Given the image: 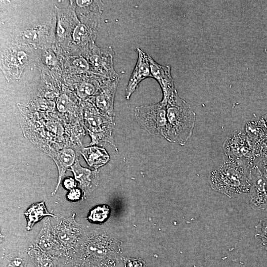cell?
Instances as JSON below:
<instances>
[{
  "mask_svg": "<svg viewBox=\"0 0 267 267\" xmlns=\"http://www.w3.org/2000/svg\"><path fill=\"white\" fill-rule=\"evenodd\" d=\"M137 60L126 89V98L129 100L139 83L147 78H152L148 55L141 49H136Z\"/></svg>",
  "mask_w": 267,
  "mask_h": 267,
  "instance_id": "14",
  "label": "cell"
},
{
  "mask_svg": "<svg viewBox=\"0 0 267 267\" xmlns=\"http://www.w3.org/2000/svg\"><path fill=\"white\" fill-rule=\"evenodd\" d=\"M75 180L76 179L71 177H67L64 179L63 181V185L64 187L67 190H71L73 188H76L77 182Z\"/></svg>",
  "mask_w": 267,
  "mask_h": 267,
  "instance_id": "31",
  "label": "cell"
},
{
  "mask_svg": "<svg viewBox=\"0 0 267 267\" xmlns=\"http://www.w3.org/2000/svg\"><path fill=\"white\" fill-rule=\"evenodd\" d=\"M110 208L107 205L96 206L89 214L88 220L93 223H100L106 221L110 214Z\"/></svg>",
  "mask_w": 267,
  "mask_h": 267,
  "instance_id": "23",
  "label": "cell"
},
{
  "mask_svg": "<svg viewBox=\"0 0 267 267\" xmlns=\"http://www.w3.org/2000/svg\"><path fill=\"white\" fill-rule=\"evenodd\" d=\"M31 49L14 41L1 50L0 69L8 82L20 79L30 62Z\"/></svg>",
  "mask_w": 267,
  "mask_h": 267,
  "instance_id": "4",
  "label": "cell"
},
{
  "mask_svg": "<svg viewBox=\"0 0 267 267\" xmlns=\"http://www.w3.org/2000/svg\"><path fill=\"white\" fill-rule=\"evenodd\" d=\"M81 152L88 165L95 170L105 165L110 160L107 151L97 146L83 148Z\"/></svg>",
  "mask_w": 267,
  "mask_h": 267,
  "instance_id": "19",
  "label": "cell"
},
{
  "mask_svg": "<svg viewBox=\"0 0 267 267\" xmlns=\"http://www.w3.org/2000/svg\"><path fill=\"white\" fill-rule=\"evenodd\" d=\"M255 228L256 236L261 240L263 244L267 243V217L260 220Z\"/></svg>",
  "mask_w": 267,
  "mask_h": 267,
  "instance_id": "25",
  "label": "cell"
},
{
  "mask_svg": "<svg viewBox=\"0 0 267 267\" xmlns=\"http://www.w3.org/2000/svg\"><path fill=\"white\" fill-rule=\"evenodd\" d=\"M77 158L75 150L69 148L62 149L53 157L57 167L58 178L52 195H54L58 190L66 171L74 164Z\"/></svg>",
  "mask_w": 267,
  "mask_h": 267,
  "instance_id": "18",
  "label": "cell"
},
{
  "mask_svg": "<svg viewBox=\"0 0 267 267\" xmlns=\"http://www.w3.org/2000/svg\"><path fill=\"white\" fill-rule=\"evenodd\" d=\"M248 193L250 203L254 208L267 209V178L258 165L251 168Z\"/></svg>",
  "mask_w": 267,
  "mask_h": 267,
  "instance_id": "11",
  "label": "cell"
},
{
  "mask_svg": "<svg viewBox=\"0 0 267 267\" xmlns=\"http://www.w3.org/2000/svg\"><path fill=\"white\" fill-rule=\"evenodd\" d=\"M148 61L152 78L158 82L162 90L163 98L161 101L167 105L169 99L177 91L174 80L171 76L170 67L159 64L150 55H148Z\"/></svg>",
  "mask_w": 267,
  "mask_h": 267,
  "instance_id": "13",
  "label": "cell"
},
{
  "mask_svg": "<svg viewBox=\"0 0 267 267\" xmlns=\"http://www.w3.org/2000/svg\"><path fill=\"white\" fill-rule=\"evenodd\" d=\"M167 105L161 101L135 107L134 116L137 123L152 135L166 138Z\"/></svg>",
  "mask_w": 267,
  "mask_h": 267,
  "instance_id": "5",
  "label": "cell"
},
{
  "mask_svg": "<svg viewBox=\"0 0 267 267\" xmlns=\"http://www.w3.org/2000/svg\"><path fill=\"white\" fill-rule=\"evenodd\" d=\"M83 108L85 126L91 139L90 145L106 142L118 151L113 135L114 119L99 111L89 99L84 100Z\"/></svg>",
  "mask_w": 267,
  "mask_h": 267,
  "instance_id": "3",
  "label": "cell"
},
{
  "mask_svg": "<svg viewBox=\"0 0 267 267\" xmlns=\"http://www.w3.org/2000/svg\"><path fill=\"white\" fill-rule=\"evenodd\" d=\"M57 108L61 112H65L69 108V99L65 94H61L57 99Z\"/></svg>",
  "mask_w": 267,
  "mask_h": 267,
  "instance_id": "26",
  "label": "cell"
},
{
  "mask_svg": "<svg viewBox=\"0 0 267 267\" xmlns=\"http://www.w3.org/2000/svg\"><path fill=\"white\" fill-rule=\"evenodd\" d=\"M35 245L43 251L54 257L61 253L60 245L48 217L43 222Z\"/></svg>",
  "mask_w": 267,
  "mask_h": 267,
  "instance_id": "15",
  "label": "cell"
},
{
  "mask_svg": "<svg viewBox=\"0 0 267 267\" xmlns=\"http://www.w3.org/2000/svg\"><path fill=\"white\" fill-rule=\"evenodd\" d=\"M56 16L46 23L36 25L20 31L14 41L31 47L48 49L55 42Z\"/></svg>",
  "mask_w": 267,
  "mask_h": 267,
  "instance_id": "8",
  "label": "cell"
},
{
  "mask_svg": "<svg viewBox=\"0 0 267 267\" xmlns=\"http://www.w3.org/2000/svg\"><path fill=\"white\" fill-rule=\"evenodd\" d=\"M62 267H94L90 264L80 259L64 263Z\"/></svg>",
  "mask_w": 267,
  "mask_h": 267,
  "instance_id": "30",
  "label": "cell"
},
{
  "mask_svg": "<svg viewBox=\"0 0 267 267\" xmlns=\"http://www.w3.org/2000/svg\"><path fill=\"white\" fill-rule=\"evenodd\" d=\"M125 267H148L145 263L138 259L127 258L124 259Z\"/></svg>",
  "mask_w": 267,
  "mask_h": 267,
  "instance_id": "28",
  "label": "cell"
},
{
  "mask_svg": "<svg viewBox=\"0 0 267 267\" xmlns=\"http://www.w3.org/2000/svg\"><path fill=\"white\" fill-rule=\"evenodd\" d=\"M51 49H46L44 52L43 60L48 66H53L57 63V58Z\"/></svg>",
  "mask_w": 267,
  "mask_h": 267,
  "instance_id": "27",
  "label": "cell"
},
{
  "mask_svg": "<svg viewBox=\"0 0 267 267\" xmlns=\"http://www.w3.org/2000/svg\"><path fill=\"white\" fill-rule=\"evenodd\" d=\"M65 65L71 74L81 75L91 73L89 61L85 56L81 54L69 57Z\"/></svg>",
  "mask_w": 267,
  "mask_h": 267,
  "instance_id": "22",
  "label": "cell"
},
{
  "mask_svg": "<svg viewBox=\"0 0 267 267\" xmlns=\"http://www.w3.org/2000/svg\"><path fill=\"white\" fill-rule=\"evenodd\" d=\"M120 78L106 79L97 93L88 98L101 112L114 120V98Z\"/></svg>",
  "mask_w": 267,
  "mask_h": 267,
  "instance_id": "12",
  "label": "cell"
},
{
  "mask_svg": "<svg viewBox=\"0 0 267 267\" xmlns=\"http://www.w3.org/2000/svg\"><path fill=\"white\" fill-rule=\"evenodd\" d=\"M259 167L267 178V163L265 164V165H262L261 167L259 166Z\"/></svg>",
  "mask_w": 267,
  "mask_h": 267,
  "instance_id": "32",
  "label": "cell"
},
{
  "mask_svg": "<svg viewBox=\"0 0 267 267\" xmlns=\"http://www.w3.org/2000/svg\"><path fill=\"white\" fill-rule=\"evenodd\" d=\"M117 256V252L109 245L107 239L96 236L85 242L78 259L94 267H112L116 266Z\"/></svg>",
  "mask_w": 267,
  "mask_h": 267,
  "instance_id": "6",
  "label": "cell"
},
{
  "mask_svg": "<svg viewBox=\"0 0 267 267\" xmlns=\"http://www.w3.org/2000/svg\"><path fill=\"white\" fill-rule=\"evenodd\" d=\"M70 1V5L64 8H59L55 5V43L59 52L65 53L69 52L71 49L74 30L80 22L76 11L74 0Z\"/></svg>",
  "mask_w": 267,
  "mask_h": 267,
  "instance_id": "7",
  "label": "cell"
},
{
  "mask_svg": "<svg viewBox=\"0 0 267 267\" xmlns=\"http://www.w3.org/2000/svg\"><path fill=\"white\" fill-rule=\"evenodd\" d=\"M166 139L184 145L191 137L195 122V114L189 105L180 98L177 91L168 101Z\"/></svg>",
  "mask_w": 267,
  "mask_h": 267,
  "instance_id": "2",
  "label": "cell"
},
{
  "mask_svg": "<svg viewBox=\"0 0 267 267\" xmlns=\"http://www.w3.org/2000/svg\"><path fill=\"white\" fill-rule=\"evenodd\" d=\"M28 254L38 267H57L55 257L43 251L35 245L29 248Z\"/></svg>",
  "mask_w": 267,
  "mask_h": 267,
  "instance_id": "21",
  "label": "cell"
},
{
  "mask_svg": "<svg viewBox=\"0 0 267 267\" xmlns=\"http://www.w3.org/2000/svg\"><path fill=\"white\" fill-rule=\"evenodd\" d=\"M75 179L79 182L80 188L85 196L91 192L98 186L99 182L98 171H91L81 166L78 158L71 167Z\"/></svg>",
  "mask_w": 267,
  "mask_h": 267,
  "instance_id": "17",
  "label": "cell"
},
{
  "mask_svg": "<svg viewBox=\"0 0 267 267\" xmlns=\"http://www.w3.org/2000/svg\"><path fill=\"white\" fill-rule=\"evenodd\" d=\"M0 267H27V261L20 254H10L2 259Z\"/></svg>",
  "mask_w": 267,
  "mask_h": 267,
  "instance_id": "24",
  "label": "cell"
},
{
  "mask_svg": "<svg viewBox=\"0 0 267 267\" xmlns=\"http://www.w3.org/2000/svg\"><path fill=\"white\" fill-rule=\"evenodd\" d=\"M251 168L248 164L237 161L225 162L211 173V186L230 198L248 193Z\"/></svg>",
  "mask_w": 267,
  "mask_h": 267,
  "instance_id": "1",
  "label": "cell"
},
{
  "mask_svg": "<svg viewBox=\"0 0 267 267\" xmlns=\"http://www.w3.org/2000/svg\"><path fill=\"white\" fill-rule=\"evenodd\" d=\"M24 215L27 220L26 229L27 230H31L37 222L44 217L46 216L56 217L54 214L47 211L44 201L32 204L25 211Z\"/></svg>",
  "mask_w": 267,
  "mask_h": 267,
  "instance_id": "20",
  "label": "cell"
},
{
  "mask_svg": "<svg viewBox=\"0 0 267 267\" xmlns=\"http://www.w3.org/2000/svg\"><path fill=\"white\" fill-rule=\"evenodd\" d=\"M53 228L64 254L74 248L82 235V228L75 220V214L68 218H61Z\"/></svg>",
  "mask_w": 267,
  "mask_h": 267,
  "instance_id": "10",
  "label": "cell"
},
{
  "mask_svg": "<svg viewBox=\"0 0 267 267\" xmlns=\"http://www.w3.org/2000/svg\"><path fill=\"white\" fill-rule=\"evenodd\" d=\"M106 79L104 77L91 73L78 75V83L75 88L78 97L85 100L93 96Z\"/></svg>",
  "mask_w": 267,
  "mask_h": 267,
  "instance_id": "16",
  "label": "cell"
},
{
  "mask_svg": "<svg viewBox=\"0 0 267 267\" xmlns=\"http://www.w3.org/2000/svg\"><path fill=\"white\" fill-rule=\"evenodd\" d=\"M114 54L112 46L99 47L95 44L85 56L89 63L91 73L109 79L120 78L114 68Z\"/></svg>",
  "mask_w": 267,
  "mask_h": 267,
  "instance_id": "9",
  "label": "cell"
},
{
  "mask_svg": "<svg viewBox=\"0 0 267 267\" xmlns=\"http://www.w3.org/2000/svg\"><path fill=\"white\" fill-rule=\"evenodd\" d=\"M83 192L81 188H75L70 190L67 194V198L71 201H76L80 200Z\"/></svg>",
  "mask_w": 267,
  "mask_h": 267,
  "instance_id": "29",
  "label": "cell"
},
{
  "mask_svg": "<svg viewBox=\"0 0 267 267\" xmlns=\"http://www.w3.org/2000/svg\"></svg>",
  "mask_w": 267,
  "mask_h": 267,
  "instance_id": "33",
  "label": "cell"
}]
</instances>
